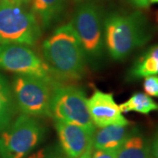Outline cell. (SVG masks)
<instances>
[{
  "label": "cell",
  "instance_id": "cell-1",
  "mask_svg": "<svg viewBox=\"0 0 158 158\" xmlns=\"http://www.w3.org/2000/svg\"><path fill=\"white\" fill-rule=\"evenodd\" d=\"M42 55L56 79L78 80L85 75V51L70 22L57 27L44 40Z\"/></svg>",
  "mask_w": 158,
  "mask_h": 158
},
{
  "label": "cell",
  "instance_id": "cell-2",
  "mask_svg": "<svg viewBox=\"0 0 158 158\" xmlns=\"http://www.w3.org/2000/svg\"><path fill=\"white\" fill-rule=\"evenodd\" d=\"M104 40L109 56L123 61L150 40L152 30L141 11L129 14L112 12L104 19Z\"/></svg>",
  "mask_w": 158,
  "mask_h": 158
},
{
  "label": "cell",
  "instance_id": "cell-3",
  "mask_svg": "<svg viewBox=\"0 0 158 158\" xmlns=\"http://www.w3.org/2000/svg\"><path fill=\"white\" fill-rule=\"evenodd\" d=\"M41 36V27L25 6L7 0L0 1V45L34 46Z\"/></svg>",
  "mask_w": 158,
  "mask_h": 158
},
{
  "label": "cell",
  "instance_id": "cell-4",
  "mask_svg": "<svg viewBox=\"0 0 158 158\" xmlns=\"http://www.w3.org/2000/svg\"><path fill=\"white\" fill-rule=\"evenodd\" d=\"M45 135V127L39 119L21 113L0 135V158H26Z\"/></svg>",
  "mask_w": 158,
  "mask_h": 158
},
{
  "label": "cell",
  "instance_id": "cell-5",
  "mask_svg": "<svg viewBox=\"0 0 158 158\" xmlns=\"http://www.w3.org/2000/svg\"><path fill=\"white\" fill-rule=\"evenodd\" d=\"M103 22L100 9L90 2L77 8L70 22L83 46L86 61L92 65L101 62L105 54Z\"/></svg>",
  "mask_w": 158,
  "mask_h": 158
},
{
  "label": "cell",
  "instance_id": "cell-6",
  "mask_svg": "<svg viewBox=\"0 0 158 158\" xmlns=\"http://www.w3.org/2000/svg\"><path fill=\"white\" fill-rule=\"evenodd\" d=\"M50 110L51 117L55 120L78 125L93 132L96 130L90 118L85 91L77 86L56 82L53 85Z\"/></svg>",
  "mask_w": 158,
  "mask_h": 158
},
{
  "label": "cell",
  "instance_id": "cell-7",
  "mask_svg": "<svg viewBox=\"0 0 158 158\" xmlns=\"http://www.w3.org/2000/svg\"><path fill=\"white\" fill-rule=\"evenodd\" d=\"M55 84L34 76L17 75L13 78L11 89L18 110L33 117H51Z\"/></svg>",
  "mask_w": 158,
  "mask_h": 158
},
{
  "label": "cell",
  "instance_id": "cell-8",
  "mask_svg": "<svg viewBox=\"0 0 158 158\" xmlns=\"http://www.w3.org/2000/svg\"><path fill=\"white\" fill-rule=\"evenodd\" d=\"M0 69L17 75L37 77L52 84L58 82L45 61L28 46L21 44L0 45Z\"/></svg>",
  "mask_w": 158,
  "mask_h": 158
},
{
  "label": "cell",
  "instance_id": "cell-9",
  "mask_svg": "<svg viewBox=\"0 0 158 158\" xmlns=\"http://www.w3.org/2000/svg\"><path fill=\"white\" fill-rule=\"evenodd\" d=\"M87 106L93 124L98 128L111 125L129 126L111 93L95 90L87 99Z\"/></svg>",
  "mask_w": 158,
  "mask_h": 158
},
{
  "label": "cell",
  "instance_id": "cell-10",
  "mask_svg": "<svg viewBox=\"0 0 158 158\" xmlns=\"http://www.w3.org/2000/svg\"><path fill=\"white\" fill-rule=\"evenodd\" d=\"M55 126L62 151L68 158H78L93 146V131L60 120H55Z\"/></svg>",
  "mask_w": 158,
  "mask_h": 158
},
{
  "label": "cell",
  "instance_id": "cell-11",
  "mask_svg": "<svg viewBox=\"0 0 158 158\" xmlns=\"http://www.w3.org/2000/svg\"><path fill=\"white\" fill-rule=\"evenodd\" d=\"M128 126L111 125L95 130L93 135L92 145L95 149L117 150L129 135L132 130Z\"/></svg>",
  "mask_w": 158,
  "mask_h": 158
},
{
  "label": "cell",
  "instance_id": "cell-12",
  "mask_svg": "<svg viewBox=\"0 0 158 158\" xmlns=\"http://www.w3.org/2000/svg\"><path fill=\"white\" fill-rule=\"evenodd\" d=\"M65 7V0H33L32 12L40 27L49 28L58 21Z\"/></svg>",
  "mask_w": 158,
  "mask_h": 158
},
{
  "label": "cell",
  "instance_id": "cell-13",
  "mask_svg": "<svg viewBox=\"0 0 158 158\" xmlns=\"http://www.w3.org/2000/svg\"><path fill=\"white\" fill-rule=\"evenodd\" d=\"M148 76H158V45L149 48L136 59L127 72V80L135 81Z\"/></svg>",
  "mask_w": 158,
  "mask_h": 158
},
{
  "label": "cell",
  "instance_id": "cell-14",
  "mask_svg": "<svg viewBox=\"0 0 158 158\" xmlns=\"http://www.w3.org/2000/svg\"><path fill=\"white\" fill-rule=\"evenodd\" d=\"M116 158H151L150 144L136 130H132L116 151Z\"/></svg>",
  "mask_w": 158,
  "mask_h": 158
},
{
  "label": "cell",
  "instance_id": "cell-15",
  "mask_svg": "<svg viewBox=\"0 0 158 158\" xmlns=\"http://www.w3.org/2000/svg\"><path fill=\"white\" fill-rule=\"evenodd\" d=\"M17 111V105L11 86L8 80L0 75V132L10 126Z\"/></svg>",
  "mask_w": 158,
  "mask_h": 158
},
{
  "label": "cell",
  "instance_id": "cell-16",
  "mask_svg": "<svg viewBox=\"0 0 158 158\" xmlns=\"http://www.w3.org/2000/svg\"><path fill=\"white\" fill-rule=\"evenodd\" d=\"M122 113H135L141 114H149L152 112L158 111V104L146 93L136 92L129 98L118 106Z\"/></svg>",
  "mask_w": 158,
  "mask_h": 158
},
{
  "label": "cell",
  "instance_id": "cell-17",
  "mask_svg": "<svg viewBox=\"0 0 158 158\" xmlns=\"http://www.w3.org/2000/svg\"><path fill=\"white\" fill-rule=\"evenodd\" d=\"M143 89L149 97L158 98V76H148L144 77Z\"/></svg>",
  "mask_w": 158,
  "mask_h": 158
},
{
  "label": "cell",
  "instance_id": "cell-18",
  "mask_svg": "<svg viewBox=\"0 0 158 158\" xmlns=\"http://www.w3.org/2000/svg\"><path fill=\"white\" fill-rule=\"evenodd\" d=\"M117 150H106V149H95L91 154V158H116Z\"/></svg>",
  "mask_w": 158,
  "mask_h": 158
},
{
  "label": "cell",
  "instance_id": "cell-19",
  "mask_svg": "<svg viewBox=\"0 0 158 158\" xmlns=\"http://www.w3.org/2000/svg\"><path fill=\"white\" fill-rule=\"evenodd\" d=\"M27 158H59L56 156L54 153H51V151H46L45 149L39 150L38 152L34 153L30 155Z\"/></svg>",
  "mask_w": 158,
  "mask_h": 158
},
{
  "label": "cell",
  "instance_id": "cell-20",
  "mask_svg": "<svg viewBox=\"0 0 158 158\" xmlns=\"http://www.w3.org/2000/svg\"><path fill=\"white\" fill-rule=\"evenodd\" d=\"M151 158H158V128L153 137L152 142L150 144Z\"/></svg>",
  "mask_w": 158,
  "mask_h": 158
},
{
  "label": "cell",
  "instance_id": "cell-21",
  "mask_svg": "<svg viewBox=\"0 0 158 158\" xmlns=\"http://www.w3.org/2000/svg\"><path fill=\"white\" fill-rule=\"evenodd\" d=\"M130 4L133 6L139 9H145L148 8L150 5L149 0H128Z\"/></svg>",
  "mask_w": 158,
  "mask_h": 158
},
{
  "label": "cell",
  "instance_id": "cell-22",
  "mask_svg": "<svg viewBox=\"0 0 158 158\" xmlns=\"http://www.w3.org/2000/svg\"><path fill=\"white\" fill-rule=\"evenodd\" d=\"M93 151V146L90 147L86 151H85L82 156H80L78 158H91V154Z\"/></svg>",
  "mask_w": 158,
  "mask_h": 158
},
{
  "label": "cell",
  "instance_id": "cell-23",
  "mask_svg": "<svg viewBox=\"0 0 158 158\" xmlns=\"http://www.w3.org/2000/svg\"><path fill=\"white\" fill-rule=\"evenodd\" d=\"M150 4H157L158 5V0H149Z\"/></svg>",
  "mask_w": 158,
  "mask_h": 158
},
{
  "label": "cell",
  "instance_id": "cell-24",
  "mask_svg": "<svg viewBox=\"0 0 158 158\" xmlns=\"http://www.w3.org/2000/svg\"><path fill=\"white\" fill-rule=\"evenodd\" d=\"M75 1H77V2H80V1H82V0H75Z\"/></svg>",
  "mask_w": 158,
  "mask_h": 158
},
{
  "label": "cell",
  "instance_id": "cell-25",
  "mask_svg": "<svg viewBox=\"0 0 158 158\" xmlns=\"http://www.w3.org/2000/svg\"><path fill=\"white\" fill-rule=\"evenodd\" d=\"M0 1H1V0H0Z\"/></svg>",
  "mask_w": 158,
  "mask_h": 158
}]
</instances>
